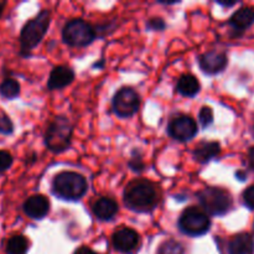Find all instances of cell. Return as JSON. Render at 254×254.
I'll return each mask as SVG.
<instances>
[{"instance_id": "cell-1", "label": "cell", "mask_w": 254, "mask_h": 254, "mask_svg": "<svg viewBox=\"0 0 254 254\" xmlns=\"http://www.w3.org/2000/svg\"><path fill=\"white\" fill-rule=\"evenodd\" d=\"M124 202L136 212H148L159 202L158 189L148 180H134L124 191Z\"/></svg>"}, {"instance_id": "cell-2", "label": "cell", "mask_w": 254, "mask_h": 254, "mask_svg": "<svg viewBox=\"0 0 254 254\" xmlns=\"http://www.w3.org/2000/svg\"><path fill=\"white\" fill-rule=\"evenodd\" d=\"M50 19L49 10H42L24 25L20 32V50L22 56H29L31 50L41 42L50 26Z\"/></svg>"}, {"instance_id": "cell-3", "label": "cell", "mask_w": 254, "mask_h": 254, "mask_svg": "<svg viewBox=\"0 0 254 254\" xmlns=\"http://www.w3.org/2000/svg\"><path fill=\"white\" fill-rule=\"evenodd\" d=\"M88 184L86 179L73 171H62L54 179L52 190L55 195L64 200H79L87 192Z\"/></svg>"}, {"instance_id": "cell-4", "label": "cell", "mask_w": 254, "mask_h": 254, "mask_svg": "<svg viewBox=\"0 0 254 254\" xmlns=\"http://www.w3.org/2000/svg\"><path fill=\"white\" fill-rule=\"evenodd\" d=\"M71 138V123L64 117H59L47 128L46 134H45V144L49 150L54 153H62L69 146Z\"/></svg>"}, {"instance_id": "cell-5", "label": "cell", "mask_w": 254, "mask_h": 254, "mask_svg": "<svg viewBox=\"0 0 254 254\" xmlns=\"http://www.w3.org/2000/svg\"><path fill=\"white\" fill-rule=\"evenodd\" d=\"M198 201L205 212L212 216H222L232 207V197L223 189L206 188L198 192Z\"/></svg>"}, {"instance_id": "cell-6", "label": "cell", "mask_w": 254, "mask_h": 254, "mask_svg": "<svg viewBox=\"0 0 254 254\" xmlns=\"http://www.w3.org/2000/svg\"><path fill=\"white\" fill-rule=\"evenodd\" d=\"M179 227L185 235L198 237L208 232L211 220L205 211L197 207H190L183 212L179 220Z\"/></svg>"}, {"instance_id": "cell-7", "label": "cell", "mask_w": 254, "mask_h": 254, "mask_svg": "<svg viewBox=\"0 0 254 254\" xmlns=\"http://www.w3.org/2000/svg\"><path fill=\"white\" fill-rule=\"evenodd\" d=\"M64 41L69 46L82 47L91 44L96 37L93 27L82 19H73L67 22L62 31Z\"/></svg>"}, {"instance_id": "cell-8", "label": "cell", "mask_w": 254, "mask_h": 254, "mask_svg": "<svg viewBox=\"0 0 254 254\" xmlns=\"http://www.w3.org/2000/svg\"><path fill=\"white\" fill-rule=\"evenodd\" d=\"M139 107L140 98L131 87L121 88L113 98V111L119 118H130L139 111Z\"/></svg>"}, {"instance_id": "cell-9", "label": "cell", "mask_w": 254, "mask_h": 254, "mask_svg": "<svg viewBox=\"0 0 254 254\" xmlns=\"http://www.w3.org/2000/svg\"><path fill=\"white\" fill-rule=\"evenodd\" d=\"M169 135L179 141H188L197 134V124L191 117L179 116L169 123Z\"/></svg>"}, {"instance_id": "cell-10", "label": "cell", "mask_w": 254, "mask_h": 254, "mask_svg": "<svg viewBox=\"0 0 254 254\" xmlns=\"http://www.w3.org/2000/svg\"><path fill=\"white\" fill-rule=\"evenodd\" d=\"M228 60L225 52L216 51V50L205 52L198 57V64L201 69L208 74L220 73L226 68Z\"/></svg>"}, {"instance_id": "cell-11", "label": "cell", "mask_w": 254, "mask_h": 254, "mask_svg": "<svg viewBox=\"0 0 254 254\" xmlns=\"http://www.w3.org/2000/svg\"><path fill=\"white\" fill-rule=\"evenodd\" d=\"M140 243V237L131 228H122L113 235V246L122 253H131Z\"/></svg>"}, {"instance_id": "cell-12", "label": "cell", "mask_w": 254, "mask_h": 254, "mask_svg": "<svg viewBox=\"0 0 254 254\" xmlns=\"http://www.w3.org/2000/svg\"><path fill=\"white\" fill-rule=\"evenodd\" d=\"M24 212L29 216L30 218L34 220H41L45 216L49 213L50 211V202L44 195H34L30 196L26 201H25Z\"/></svg>"}, {"instance_id": "cell-13", "label": "cell", "mask_w": 254, "mask_h": 254, "mask_svg": "<svg viewBox=\"0 0 254 254\" xmlns=\"http://www.w3.org/2000/svg\"><path fill=\"white\" fill-rule=\"evenodd\" d=\"M74 79V73L69 67L57 66L51 71L47 82V88L50 91L54 89H62L71 84Z\"/></svg>"}, {"instance_id": "cell-14", "label": "cell", "mask_w": 254, "mask_h": 254, "mask_svg": "<svg viewBox=\"0 0 254 254\" xmlns=\"http://www.w3.org/2000/svg\"><path fill=\"white\" fill-rule=\"evenodd\" d=\"M93 213L98 220H112L118 213V203L109 197H102L93 205Z\"/></svg>"}, {"instance_id": "cell-15", "label": "cell", "mask_w": 254, "mask_h": 254, "mask_svg": "<svg viewBox=\"0 0 254 254\" xmlns=\"http://www.w3.org/2000/svg\"><path fill=\"white\" fill-rule=\"evenodd\" d=\"M230 254H254V240L248 233H240L228 245Z\"/></svg>"}, {"instance_id": "cell-16", "label": "cell", "mask_w": 254, "mask_h": 254, "mask_svg": "<svg viewBox=\"0 0 254 254\" xmlns=\"http://www.w3.org/2000/svg\"><path fill=\"white\" fill-rule=\"evenodd\" d=\"M221 151V145L217 141H202L196 146L193 156L198 163H208L212 158L217 156Z\"/></svg>"}, {"instance_id": "cell-17", "label": "cell", "mask_w": 254, "mask_h": 254, "mask_svg": "<svg viewBox=\"0 0 254 254\" xmlns=\"http://www.w3.org/2000/svg\"><path fill=\"white\" fill-rule=\"evenodd\" d=\"M254 22V9L253 7H242L232 15L230 24L235 27V30L243 31L248 29Z\"/></svg>"}, {"instance_id": "cell-18", "label": "cell", "mask_w": 254, "mask_h": 254, "mask_svg": "<svg viewBox=\"0 0 254 254\" xmlns=\"http://www.w3.org/2000/svg\"><path fill=\"white\" fill-rule=\"evenodd\" d=\"M176 89L183 96L193 97L200 92V82L192 74H183L179 78L178 84H176Z\"/></svg>"}, {"instance_id": "cell-19", "label": "cell", "mask_w": 254, "mask_h": 254, "mask_svg": "<svg viewBox=\"0 0 254 254\" xmlns=\"http://www.w3.org/2000/svg\"><path fill=\"white\" fill-rule=\"evenodd\" d=\"M29 250V241L24 236H12L9 238L5 247L6 254H25Z\"/></svg>"}, {"instance_id": "cell-20", "label": "cell", "mask_w": 254, "mask_h": 254, "mask_svg": "<svg viewBox=\"0 0 254 254\" xmlns=\"http://www.w3.org/2000/svg\"><path fill=\"white\" fill-rule=\"evenodd\" d=\"M20 94V83L14 78H6L0 83V96L5 99H14Z\"/></svg>"}, {"instance_id": "cell-21", "label": "cell", "mask_w": 254, "mask_h": 254, "mask_svg": "<svg viewBox=\"0 0 254 254\" xmlns=\"http://www.w3.org/2000/svg\"><path fill=\"white\" fill-rule=\"evenodd\" d=\"M184 252H185V250H184L181 243H179L178 241L169 240L165 241L159 247L158 254H184Z\"/></svg>"}, {"instance_id": "cell-22", "label": "cell", "mask_w": 254, "mask_h": 254, "mask_svg": "<svg viewBox=\"0 0 254 254\" xmlns=\"http://www.w3.org/2000/svg\"><path fill=\"white\" fill-rule=\"evenodd\" d=\"M14 133V124L7 114L0 111V134L1 135H10Z\"/></svg>"}, {"instance_id": "cell-23", "label": "cell", "mask_w": 254, "mask_h": 254, "mask_svg": "<svg viewBox=\"0 0 254 254\" xmlns=\"http://www.w3.org/2000/svg\"><path fill=\"white\" fill-rule=\"evenodd\" d=\"M198 118H200V123L202 124V127H208L213 122V111L211 107H202L198 114Z\"/></svg>"}, {"instance_id": "cell-24", "label": "cell", "mask_w": 254, "mask_h": 254, "mask_svg": "<svg viewBox=\"0 0 254 254\" xmlns=\"http://www.w3.org/2000/svg\"><path fill=\"white\" fill-rule=\"evenodd\" d=\"M12 155L6 150H0V173L9 170L12 165Z\"/></svg>"}, {"instance_id": "cell-25", "label": "cell", "mask_w": 254, "mask_h": 254, "mask_svg": "<svg viewBox=\"0 0 254 254\" xmlns=\"http://www.w3.org/2000/svg\"><path fill=\"white\" fill-rule=\"evenodd\" d=\"M243 198H245V203L250 208L254 210V186H251L243 193Z\"/></svg>"}, {"instance_id": "cell-26", "label": "cell", "mask_w": 254, "mask_h": 254, "mask_svg": "<svg viewBox=\"0 0 254 254\" xmlns=\"http://www.w3.org/2000/svg\"><path fill=\"white\" fill-rule=\"evenodd\" d=\"M148 27L150 30H159L160 31V30L165 29V22H164L163 19H156L155 17V19L149 20Z\"/></svg>"}, {"instance_id": "cell-27", "label": "cell", "mask_w": 254, "mask_h": 254, "mask_svg": "<svg viewBox=\"0 0 254 254\" xmlns=\"http://www.w3.org/2000/svg\"><path fill=\"white\" fill-rule=\"evenodd\" d=\"M248 163H250V166L254 170V146H252L250 151H248Z\"/></svg>"}, {"instance_id": "cell-28", "label": "cell", "mask_w": 254, "mask_h": 254, "mask_svg": "<svg viewBox=\"0 0 254 254\" xmlns=\"http://www.w3.org/2000/svg\"><path fill=\"white\" fill-rule=\"evenodd\" d=\"M74 254H97V253L88 247H81L79 250H77V252Z\"/></svg>"}, {"instance_id": "cell-29", "label": "cell", "mask_w": 254, "mask_h": 254, "mask_svg": "<svg viewBox=\"0 0 254 254\" xmlns=\"http://www.w3.org/2000/svg\"><path fill=\"white\" fill-rule=\"evenodd\" d=\"M2 11H4V2H0V16H1Z\"/></svg>"}]
</instances>
